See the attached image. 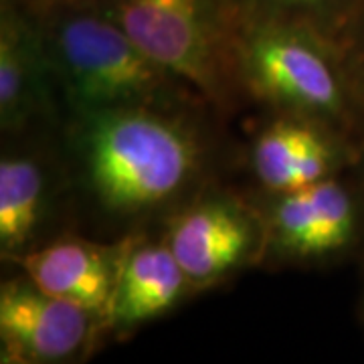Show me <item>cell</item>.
<instances>
[{
  "label": "cell",
  "instance_id": "6da1fadb",
  "mask_svg": "<svg viewBox=\"0 0 364 364\" xmlns=\"http://www.w3.org/2000/svg\"><path fill=\"white\" fill-rule=\"evenodd\" d=\"M57 138L77 233L102 241L154 231L241 164L229 119L208 104L97 112L63 122Z\"/></svg>",
  "mask_w": 364,
  "mask_h": 364
},
{
  "label": "cell",
  "instance_id": "7a4b0ae2",
  "mask_svg": "<svg viewBox=\"0 0 364 364\" xmlns=\"http://www.w3.org/2000/svg\"><path fill=\"white\" fill-rule=\"evenodd\" d=\"M39 14L63 122L122 107L208 104L150 59L93 0H39Z\"/></svg>",
  "mask_w": 364,
  "mask_h": 364
},
{
  "label": "cell",
  "instance_id": "3957f363",
  "mask_svg": "<svg viewBox=\"0 0 364 364\" xmlns=\"http://www.w3.org/2000/svg\"><path fill=\"white\" fill-rule=\"evenodd\" d=\"M237 67L249 105L306 117L356 148L364 140V104L336 41L306 26L239 23Z\"/></svg>",
  "mask_w": 364,
  "mask_h": 364
},
{
  "label": "cell",
  "instance_id": "277c9868",
  "mask_svg": "<svg viewBox=\"0 0 364 364\" xmlns=\"http://www.w3.org/2000/svg\"><path fill=\"white\" fill-rule=\"evenodd\" d=\"M150 59L200 93L225 119L247 107L231 0H93Z\"/></svg>",
  "mask_w": 364,
  "mask_h": 364
},
{
  "label": "cell",
  "instance_id": "5b68a950",
  "mask_svg": "<svg viewBox=\"0 0 364 364\" xmlns=\"http://www.w3.org/2000/svg\"><path fill=\"white\" fill-rule=\"evenodd\" d=\"M186 273L193 291L221 287L263 267L267 223L253 191L217 182L174 210L158 227Z\"/></svg>",
  "mask_w": 364,
  "mask_h": 364
},
{
  "label": "cell",
  "instance_id": "8992f818",
  "mask_svg": "<svg viewBox=\"0 0 364 364\" xmlns=\"http://www.w3.org/2000/svg\"><path fill=\"white\" fill-rule=\"evenodd\" d=\"M255 196L267 223L263 267L320 269L364 257V186L352 168L308 188Z\"/></svg>",
  "mask_w": 364,
  "mask_h": 364
},
{
  "label": "cell",
  "instance_id": "52a82bcc",
  "mask_svg": "<svg viewBox=\"0 0 364 364\" xmlns=\"http://www.w3.org/2000/svg\"><path fill=\"white\" fill-rule=\"evenodd\" d=\"M59 132L2 140L0 259L11 263L77 231Z\"/></svg>",
  "mask_w": 364,
  "mask_h": 364
},
{
  "label": "cell",
  "instance_id": "ba28073f",
  "mask_svg": "<svg viewBox=\"0 0 364 364\" xmlns=\"http://www.w3.org/2000/svg\"><path fill=\"white\" fill-rule=\"evenodd\" d=\"M112 340L105 318L51 296L14 269L0 284V363H81Z\"/></svg>",
  "mask_w": 364,
  "mask_h": 364
},
{
  "label": "cell",
  "instance_id": "9c48e42d",
  "mask_svg": "<svg viewBox=\"0 0 364 364\" xmlns=\"http://www.w3.org/2000/svg\"><path fill=\"white\" fill-rule=\"evenodd\" d=\"M39 0H0V134L2 140L61 130Z\"/></svg>",
  "mask_w": 364,
  "mask_h": 364
},
{
  "label": "cell",
  "instance_id": "30bf717a",
  "mask_svg": "<svg viewBox=\"0 0 364 364\" xmlns=\"http://www.w3.org/2000/svg\"><path fill=\"white\" fill-rule=\"evenodd\" d=\"M124 251L126 239L102 241L73 231L9 265L25 273L43 291L95 312L109 326Z\"/></svg>",
  "mask_w": 364,
  "mask_h": 364
},
{
  "label": "cell",
  "instance_id": "8fae6325",
  "mask_svg": "<svg viewBox=\"0 0 364 364\" xmlns=\"http://www.w3.org/2000/svg\"><path fill=\"white\" fill-rule=\"evenodd\" d=\"M191 296H195L193 286L158 229L126 237L109 312L112 340L128 338L138 328L176 310Z\"/></svg>",
  "mask_w": 364,
  "mask_h": 364
},
{
  "label": "cell",
  "instance_id": "7c38bea8",
  "mask_svg": "<svg viewBox=\"0 0 364 364\" xmlns=\"http://www.w3.org/2000/svg\"><path fill=\"white\" fill-rule=\"evenodd\" d=\"M263 114L265 117L253 132L247 148L241 152V164H245L249 181L253 182L251 191L261 195L286 193L299 160L318 138L332 130L294 114Z\"/></svg>",
  "mask_w": 364,
  "mask_h": 364
},
{
  "label": "cell",
  "instance_id": "4fadbf2b",
  "mask_svg": "<svg viewBox=\"0 0 364 364\" xmlns=\"http://www.w3.org/2000/svg\"><path fill=\"white\" fill-rule=\"evenodd\" d=\"M231 4L239 23L306 26L340 43L364 0H231Z\"/></svg>",
  "mask_w": 364,
  "mask_h": 364
},
{
  "label": "cell",
  "instance_id": "5bb4252c",
  "mask_svg": "<svg viewBox=\"0 0 364 364\" xmlns=\"http://www.w3.org/2000/svg\"><path fill=\"white\" fill-rule=\"evenodd\" d=\"M340 51L344 57V65L348 69L352 85L364 104V6L358 16L352 21L348 31L340 39Z\"/></svg>",
  "mask_w": 364,
  "mask_h": 364
},
{
  "label": "cell",
  "instance_id": "9a60e30c",
  "mask_svg": "<svg viewBox=\"0 0 364 364\" xmlns=\"http://www.w3.org/2000/svg\"><path fill=\"white\" fill-rule=\"evenodd\" d=\"M352 172L356 174V178L360 181V184L364 186V140L358 146V152H356V162L352 166Z\"/></svg>",
  "mask_w": 364,
  "mask_h": 364
},
{
  "label": "cell",
  "instance_id": "2e32d148",
  "mask_svg": "<svg viewBox=\"0 0 364 364\" xmlns=\"http://www.w3.org/2000/svg\"><path fill=\"white\" fill-rule=\"evenodd\" d=\"M358 318H360V324H363V330H364V269H363V286H360V298H358Z\"/></svg>",
  "mask_w": 364,
  "mask_h": 364
},
{
  "label": "cell",
  "instance_id": "e0dca14e",
  "mask_svg": "<svg viewBox=\"0 0 364 364\" xmlns=\"http://www.w3.org/2000/svg\"><path fill=\"white\" fill-rule=\"evenodd\" d=\"M47 4H65V2H90V0H41Z\"/></svg>",
  "mask_w": 364,
  "mask_h": 364
}]
</instances>
